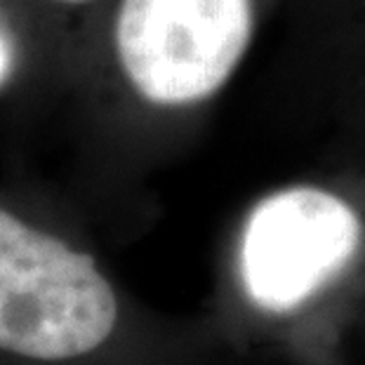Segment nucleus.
<instances>
[{
    "instance_id": "obj_2",
    "label": "nucleus",
    "mask_w": 365,
    "mask_h": 365,
    "mask_svg": "<svg viewBox=\"0 0 365 365\" xmlns=\"http://www.w3.org/2000/svg\"><path fill=\"white\" fill-rule=\"evenodd\" d=\"M118 302L97 262L0 207V349L38 361L102 346Z\"/></svg>"
},
{
    "instance_id": "obj_4",
    "label": "nucleus",
    "mask_w": 365,
    "mask_h": 365,
    "mask_svg": "<svg viewBox=\"0 0 365 365\" xmlns=\"http://www.w3.org/2000/svg\"><path fill=\"white\" fill-rule=\"evenodd\" d=\"M19 45L12 26L0 14V92L17 78L19 71Z\"/></svg>"
},
{
    "instance_id": "obj_3",
    "label": "nucleus",
    "mask_w": 365,
    "mask_h": 365,
    "mask_svg": "<svg viewBox=\"0 0 365 365\" xmlns=\"http://www.w3.org/2000/svg\"><path fill=\"white\" fill-rule=\"evenodd\" d=\"M361 243V220L344 200L314 186L264 198L240 243L245 292L267 312H290L341 274Z\"/></svg>"
},
{
    "instance_id": "obj_5",
    "label": "nucleus",
    "mask_w": 365,
    "mask_h": 365,
    "mask_svg": "<svg viewBox=\"0 0 365 365\" xmlns=\"http://www.w3.org/2000/svg\"><path fill=\"white\" fill-rule=\"evenodd\" d=\"M31 3L50 7V10H54V12L73 14V12H81V10H90V7L104 3V0H31Z\"/></svg>"
},
{
    "instance_id": "obj_1",
    "label": "nucleus",
    "mask_w": 365,
    "mask_h": 365,
    "mask_svg": "<svg viewBox=\"0 0 365 365\" xmlns=\"http://www.w3.org/2000/svg\"><path fill=\"white\" fill-rule=\"evenodd\" d=\"M252 38V0H115L111 61L139 104L180 111L217 95Z\"/></svg>"
}]
</instances>
